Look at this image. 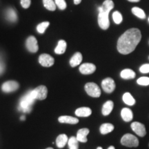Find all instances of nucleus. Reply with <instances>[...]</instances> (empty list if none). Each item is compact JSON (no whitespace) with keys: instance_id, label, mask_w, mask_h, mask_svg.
<instances>
[{"instance_id":"obj_1","label":"nucleus","mask_w":149,"mask_h":149,"mask_svg":"<svg viewBox=\"0 0 149 149\" xmlns=\"http://www.w3.org/2000/svg\"><path fill=\"white\" fill-rule=\"evenodd\" d=\"M141 39V34L139 29H128L117 41V51L122 55H128L134 51Z\"/></svg>"},{"instance_id":"obj_2","label":"nucleus","mask_w":149,"mask_h":149,"mask_svg":"<svg viewBox=\"0 0 149 149\" xmlns=\"http://www.w3.org/2000/svg\"><path fill=\"white\" fill-rule=\"evenodd\" d=\"M113 8L114 3L112 0H105L102 6L98 8V24L102 29L107 30L110 26L109 15Z\"/></svg>"},{"instance_id":"obj_3","label":"nucleus","mask_w":149,"mask_h":149,"mask_svg":"<svg viewBox=\"0 0 149 149\" xmlns=\"http://www.w3.org/2000/svg\"><path fill=\"white\" fill-rule=\"evenodd\" d=\"M36 100V94H35L34 89L29 91L20 100L18 108L19 110L24 113H29L31 111V107Z\"/></svg>"},{"instance_id":"obj_4","label":"nucleus","mask_w":149,"mask_h":149,"mask_svg":"<svg viewBox=\"0 0 149 149\" xmlns=\"http://www.w3.org/2000/svg\"><path fill=\"white\" fill-rule=\"evenodd\" d=\"M121 144L127 147H137L139 146V140L135 136L128 133L122 137Z\"/></svg>"},{"instance_id":"obj_5","label":"nucleus","mask_w":149,"mask_h":149,"mask_svg":"<svg viewBox=\"0 0 149 149\" xmlns=\"http://www.w3.org/2000/svg\"><path fill=\"white\" fill-rule=\"evenodd\" d=\"M85 91L89 96L93 97H100L101 95V90L97 84L94 82H88L85 85Z\"/></svg>"},{"instance_id":"obj_6","label":"nucleus","mask_w":149,"mask_h":149,"mask_svg":"<svg viewBox=\"0 0 149 149\" xmlns=\"http://www.w3.org/2000/svg\"><path fill=\"white\" fill-rule=\"evenodd\" d=\"M102 87L104 92L107 93H113L115 89V81L111 77L106 78L102 81Z\"/></svg>"},{"instance_id":"obj_7","label":"nucleus","mask_w":149,"mask_h":149,"mask_svg":"<svg viewBox=\"0 0 149 149\" xmlns=\"http://www.w3.org/2000/svg\"><path fill=\"white\" fill-rule=\"evenodd\" d=\"M19 87L18 82L15 81H6L1 86V90L3 92L8 93L14 92L17 90Z\"/></svg>"},{"instance_id":"obj_8","label":"nucleus","mask_w":149,"mask_h":149,"mask_svg":"<svg viewBox=\"0 0 149 149\" xmlns=\"http://www.w3.org/2000/svg\"><path fill=\"white\" fill-rule=\"evenodd\" d=\"M39 62L44 67H51L55 63V59L48 54H42L39 57Z\"/></svg>"},{"instance_id":"obj_9","label":"nucleus","mask_w":149,"mask_h":149,"mask_svg":"<svg viewBox=\"0 0 149 149\" xmlns=\"http://www.w3.org/2000/svg\"><path fill=\"white\" fill-rule=\"evenodd\" d=\"M131 128L135 133L139 137H144L146 134L145 126L138 122H134L131 124Z\"/></svg>"},{"instance_id":"obj_10","label":"nucleus","mask_w":149,"mask_h":149,"mask_svg":"<svg viewBox=\"0 0 149 149\" xmlns=\"http://www.w3.org/2000/svg\"><path fill=\"white\" fill-rule=\"evenodd\" d=\"M26 46L27 49L31 53H37L38 51L39 47L38 44H37V40L34 36H30L27 39L26 42Z\"/></svg>"},{"instance_id":"obj_11","label":"nucleus","mask_w":149,"mask_h":149,"mask_svg":"<svg viewBox=\"0 0 149 149\" xmlns=\"http://www.w3.org/2000/svg\"><path fill=\"white\" fill-rule=\"evenodd\" d=\"M95 65L91 63H84L79 66V71L83 74H91L95 71Z\"/></svg>"},{"instance_id":"obj_12","label":"nucleus","mask_w":149,"mask_h":149,"mask_svg":"<svg viewBox=\"0 0 149 149\" xmlns=\"http://www.w3.org/2000/svg\"><path fill=\"white\" fill-rule=\"evenodd\" d=\"M36 94L37 100H45L48 95V89L45 86H40L34 89Z\"/></svg>"},{"instance_id":"obj_13","label":"nucleus","mask_w":149,"mask_h":149,"mask_svg":"<svg viewBox=\"0 0 149 149\" xmlns=\"http://www.w3.org/2000/svg\"><path fill=\"white\" fill-rule=\"evenodd\" d=\"M89 129L86 128H81L77 131V140L79 141V142L82 143H86L88 141V139H87V135H88L89 133Z\"/></svg>"},{"instance_id":"obj_14","label":"nucleus","mask_w":149,"mask_h":149,"mask_svg":"<svg viewBox=\"0 0 149 149\" xmlns=\"http://www.w3.org/2000/svg\"><path fill=\"white\" fill-rule=\"evenodd\" d=\"M58 121L63 124H76L79 122V120L76 117L68 116V115H62L58 118Z\"/></svg>"},{"instance_id":"obj_15","label":"nucleus","mask_w":149,"mask_h":149,"mask_svg":"<svg viewBox=\"0 0 149 149\" xmlns=\"http://www.w3.org/2000/svg\"><path fill=\"white\" fill-rule=\"evenodd\" d=\"M121 116L124 122H130L133 119V111L128 108H124L121 111Z\"/></svg>"},{"instance_id":"obj_16","label":"nucleus","mask_w":149,"mask_h":149,"mask_svg":"<svg viewBox=\"0 0 149 149\" xmlns=\"http://www.w3.org/2000/svg\"><path fill=\"white\" fill-rule=\"evenodd\" d=\"M74 113L78 117H87L92 114V111L88 107H81L76 110Z\"/></svg>"},{"instance_id":"obj_17","label":"nucleus","mask_w":149,"mask_h":149,"mask_svg":"<svg viewBox=\"0 0 149 149\" xmlns=\"http://www.w3.org/2000/svg\"><path fill=\"white\" fill-rule=\"evenodd\" d=\"M113 107H114V103L111 100H109V101L106 102L103 105L102 107V113L104 116H107L111 114V113L113 111Z\"/></svg>"},{"instance_id":"obj_18","label":"nucleus","mask_w":149,"mask_h":149,"mask_svg":"<svg viewBox=\"0 0 149 149\" xmlns=\"http://www.w3.org/2000/svg\"><path fill=\"white\" fill-rule=\"evenodd\" d=\"M81 61H82V55L81 53L77 52L74 53L71 59H70V65L72 67H76L81 64Z\"/></svg>"},{"instance_id":"obj_19","label":"nucleus","mask_w":149,"mask_h":149,"mask_svg":"<svg viewBox=\"0 0 149 149\" xmlns=\"http://www.w3.org/2000/svg\"><path fill=\"white\" fill-rule=\"evenodd\" d=\"M68 138L65 134H61L56 139V145L59 148H62L68 143Z\"/></svg>"},{"instance_id":"obj_20","label":"nucleus","mask_w":149,"mask_h":149,"mask_svg":"<svg viewBox=\"0 0 149 149\" xmlns=\"http://www.w3.org/2000/svg\"><path fill=\"white\" fill-rule=\"evenodd\" d=\"M66 42L64 40H59L57 44V47L55 49V53L57 55H61V54H64L66 52Z\"/></svg>"},{"instance_id":"obj_21","label":"nucleus","mask_w":149,"mask_h":149,"mask_svg":"<svg viewBox=\"0 0 149 149\" xmlns=\"http://www.w3.org/2000/svg\"><path fill=\"white\" fill-rule=\"evenodd\" d=\"M135 72L131 69H124L120 73L121 77L123 78L124 79H134L135 77Z\"/></svg>"},{"instance_id":"obj_22","label":"nucleus","mask_w":149,"mask_h":149,"mask_svg":"<svg viewBox=\"0 0 149 149\" xmlns=\"http://www.w3.org/2000/svg\"><path fill=\"white\" fill-rule=\"evenodd\" d=\"M6 18L8 19V20L11 22H15L17 20V15L16 11L12 8H8L6 10Z\"/></svg>"},{"instance_id":"obj_23","label":"nucleus","mask_w":149,"mask_h":149,"mask_svg":"<svg viewBox=\"0 0 149 149\" xmlns=\"http://www.w3.org/2000/svg\"><path fill=\"white\" fill-rule=\"evenodd\" d=\"M113 130H114V126L112 124H110V123H105V124H103L100 128V133H101L102 135H106V134L111 133V132L113 131Z\"/></svg>"},{"instance_id":"obj_24","label":"nucleus","mask_w":149,"mask_h":149,"mask_svg":"<svg viewBox=\"0 0 149 149\" xmlns=\"http://www.w3.org/2000/svg\"><path fill=\"white\" fill-rule=\"evenodd\" d=\"M123 101L128 106H133L135 104V100L129 93H125L122 97Z\"/></svg>"},{"instance_id":"obj_25","label":"nucleus","mask_w":149,"mask_h":149,"mask_svg":"<svg viewBox=\"0 0 149 149\" xmlns=\"http://www.w3.org/2000/svg\"><path fill=\"white\" fill-rule=\"evenodd\" d=\"M68 145L70 149H78L79 148V141L77 137H71L68 139Z\"/></svg>"},{"instance_id":"obj_26","label":"nucleus","mask_w":149,"mask_h":149,"mask_svg":"<svg viewBox=\"0 0 149 149\" xmlns=\"http://www.w3.org/2000/svg\"><path fill=\"white\" fill-rule=\"evenodd\" d=\"M44 7L48 10L54 11L56 9V4L55 2L53 0H43Z\"/></svg>"},{"instance_id":"obj_27","label":"nucleus","mask_w":149,"mask_h":149,"mask_svg":"<svg viewBox=\"0 0 149 149\" xmlns=\"http://www.w3.org/2000/svg\"><path fill=\"white\" fill-rule=\"evenodd\" d=\"M132 13L135 16H137V17L142 19L146 18V15H145L144 11L142 9L138 8V7H134V8H132Z\"/></svg>"},{"instance_id":"obj_28","label":"nucleus","mask_w":149,"mask_h":149,"mask_svg":"<svg viewBox=\"0 0 149 149\" xmlns=\"http://www.w3.org/2000/svg\"><path fill=\"white\" fill-rule=\"evenodd\" d=\"M49 24L50 23L48 22H42V23L40 24L37 26V31H38V33H40V34H43V33H44V32H45V31L48 27Z\"/></svg>"},{"instance_id":"obj_29","label":"nucleus","mask_w":149,"mask_h":149,"mask_svg":"<svg viewBox=\"0 0 149 149\" xmlns=\"http://www.w3.org/2000/svg\"><path fill=\"white\" fill-rule=\"evenodd\" d=\"M113 19L114 20L115 23L117 24H120L122 22V15L118 11H115L113 14Z\"/></svg>"},{"instance_id":"obj_30","label":"nucleus","mask_w":149,"mask_h":149,"mask_svg":"<svg viewBox=\"0 0 149 149\" xmlns=\"http://www.w3.org/2000/svg\"><path fill=\"white\" fill-rule=\"evenodd\" d=\"M137 83L141 86H148L149 85V77H141L137 80Z\"/></svg>"},{"instance_id":"obj_31","label":"nucleus","mask_w":149,"mask_h":149,"mask_svg":"<svg viewBox=\"0 0 149 149\" xmlns=\"http://www.w3.org/2000/svg\"><path fill=\"white\" fill-rule=\"evenodd\" d=\"M56 6H58L60 10H64L66 8V3L65 0H55Z\"/></svg>"},{"instance_id":"obj_32","label":"nucleus","mask_w":149,"mask_h":149,"mask_svg":"<svg viewBox=\"0 0 149 149\" xmlns=\"http://www.w3.org/2000/svg\"><path fill=\"white\" fill-rule=\"evenodd\" d=\"M139 71L141 73H148L149 72V64H146L142 65L140 68H139Z\"/></svg>"},{"instance_id":"obj_33","label":"nucleus","mask_w":149,"mask_h":149,"mask_svg":"<svg viewBox=\"0 0 149 149\" xmlns=\"http://www.w3.org/2000/svg\"><path fill=\"white\" fill-rule=\"evenodd\" d=\"M31 3V0H21V5L24 8H29Z\"/></svg>"},{"instance_id":"obj_34","label":"nucleus","mask_w":149,"mask_h":149,"mask_svg":"<svg viewBox=\"0 0 149 149\" xmlns=\"http://www.w3.org/2000/svg\"><path fill=\"white\" fill-rule=\"evenodd\" d=\"M4 68H5L4 64H3V61L0 59V74L3 73V71H4Z\"/></svg>"},{"instance_id":"obj_35","label":"nucleus","mask_w":149,"mask_h":149,"mask_svg":"<svg viewBox=\"0 0 149 149\" xmlns=\"http://www.w3.org/2000/svg\"><path fill=\"white\" fill-rule=\"evenodd\" d=\"M81 0H74V3L75 5H78L81 3Z\"/></svg>"},{"instance_id":"obj_36","label":"nucleus","mask_w":149,"mask_h":149,"mask_svg":"<svg viewBox=\"0 0 149 149\" xmlns=\"http://www.w3.org/2000/svg\"><path fill=\"white\" fill-rule=\"evenodd\" d=\"M128 1H130V2H139L140 0H128Z\"/></svg>"},{"instance_id":"obj_37","label":"nucleus","mask_w":149,"mask_h":149,"mask_svg":"<svg viewBox=\"0 0 149 149\" xmlns=\"http://www.w3.org/2000/svg\"><path fill=\"white\" fill-rule=\"evenodd\" d=\"M108 149H115V148L113 146H111L110 147H109V148H108Z\"/></svg>"},{"instance_id":"obj_38","label":"nucleus","mask_w":149,"mask_h":149,"mask_svg":"<svg viewBox=\"0 0 149 149\" xmlns=\"http://www.w3.org/2000/svg\"><path fill=\"white\" fill-rule=\"evenodd\" d=\"M97 149H103V148H102V147L100 146V147H97Z\"/></svg>"},{"instance_id":"obj_39","label":"nucleus","mask_w":149,"mask_h":149,"mask_svg":"<svg viewBox=\"0 0 149 149\" xmlns=\"http://www.w3.org/2000/svg\"><path fill=\"white\" fill-rule=\"evenodd\" d=\"M24 119H25V117H21V120H24Z\"/></svg>"},{"instance_id":"obj_40","label":"nucleus","mask_w":149,"mask_h":149,"mask_svg":"<svg viewBox=\"0 0 149 149\" xmlns=\"http://www.w3.org/2000/svg\"><path fill=\"white\" fill-rule=\"evenodd\" d=\"M46 149H53V148H46Z\"/></svg>"},{"instance_id":"obj_41","label":"nucleus","mask_w":149,"mask_h":149,"mask_svg":"<svg viewBox=\"0 0 149 149\" xmlns=\"http://www.w3.org/2000/svg\"><path fill=\"white\" fill-rule=\"evenodd\" d=\"M148 22H149V18H148Z\"/></svg>"}]
</instances>
